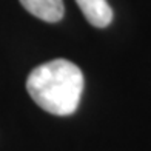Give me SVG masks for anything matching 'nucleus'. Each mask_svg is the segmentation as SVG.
Here are the masks:
<instances>
[{
  "mask_svg": "<svg viewBox=\"0 0 151 151\" xmlns=\"http://www.w3.org/2000/svg\"><path fill=\"white\" fill-rule=\"evenodd\" d=\"M26 90L36 104L56 116H70L79 106L83 91L80 68L65 59H56L34 68Z\"/></svg>",
  "mask_w": 151,
  "mask_h": 151,
  "instance_id": "obj_1",
  "label": "nucleus"
},
{
  "mask_svg": "<svg viewBox=\"0 0 151 151\" xmlns=\"http://www.w3.org/2000/svg\"><path fill=\"white\" fill-rule=\"evenodd\" d=\"M23 8L45 22H59L63 17V0H20Z\"/></svg>",
  "mask_w": 151,
  "mask_h": 151,
  "instance_id": "obj_2",
  "label": "nucleus"
},
{
  "mask_svg": "<svg viewBox=\"0 0 151 151\" xmlns=\"http://www.w3.org/2000/svg\"><path fill=\"white\" fill-rule=\"evenodd\" d=\"M83 16L96 28H105L113 20V9L106 0H76Z\"/></svg>",
  "mask_w": 151,
  "mask_h": 151,
  "instance_id": "obj_3",
  "label": "nucleus"
}]
</instances>
